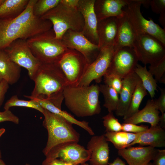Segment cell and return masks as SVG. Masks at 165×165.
<instances>
[{
	"instance_id": "38",
	"label": "cell",
	"mask_w": 165,
	"mask_h": 165,
	"mask_svg": "<svg viewBox=\"0 0 165 165\" xmlns=\"http://www.w3.org/2000/svg\"><path fill=\"white\" fill-rule=\"evenodd\" d=\"M5 121H10L17 124L19 119L9 110H4L3 112L0 111V123Z\"/></svg>"
},
{
	"instance_id": "41",
	"label": "cell",
	"mask_w": 165,
	"mask_h": 165,
	"mask_svg": "<svg viewBox=\"0 0 165 165\" xmlns=\"http://www.w3.org/2000/svg\"><path fill=\"white\" fill-rule=\"evenodd\" d=\"M9 85L4 80H2L0 82V107L4 100L5 94L9 88Z\"/></svg>"
},
{
	"instance_id": "48",
	"label": "cell",
	"mask_w": 165,
	"mask_h": 165,
	"mask_svg": "<svg viewBox=\"0 0 165 165\" xmlns=\"http://www.w3.org/2000/svg\"><path fill=\"white\" fill-rule=\"evenodd\" d=\"M5 0H0V6L4 2Z\"/></svg>"
},
{
	"instance_id": "32",
	"label": "cell",
	"mask_w": 165,
	"mask_h": 165,
	"mask_svg": "<svg viewBox=\"0 0 165 165\" xmlns=\"http://www.w3.org/2000/svg\"><path fill=\"white\" fill-rule=\"evenodd\" d=\"M61 0H37L33 8L34 15L41 17L46 13L56 6Z\"/></svg>"
},
{
	"instance_id": "26",
	"label": "cell",
	"mask_w": 165,
	"mask_h": 165,
	"mask_svg": "<svg viewBox=\"0 0 165 165\" xmlns=\"http://www.w3.org/2000/svg\"><path fill=\"white\" fill-rule=\"evenodd\" d=\"M29 0H5L0 6V19H13L26 8Z\"/></svg>"
},
{
	"instance_id": "42",
	"label": "cell",
	"mask_w": 165,
	"mask_h": 165,
	"mask_svg": "<svg viewBox=\"0 0 165 165\" xmlns=\"http://www.w3.org/2000/svg\"><path fill=\"white\" fill-rule=\"evenodd\" d=\"M42 165H82V164H73L65 162L59 159H49L46 158L43 161Z\"/></svg>"
},
{
	"instance_id": "1",
	"label": "cell",
	"mask_w": 165,
	"mask_h": 165,
	"mask_svg": "<svg viewBox=\"0 0 165 165\" xmlns=\"http://www.w3.org/2000/svg\"><path fill=\"white\" fill-rule=\"evenodd\" d=\"M99 85L67 86L63 94L67 108L79 117L90 116L99 114L101 110L99 97Z\"/></svg>"
},
{
	"instance_id": "50",
	"label": "cell",
	"mask_w": 165,
	"mask_h": 165,
	"mask_svg": "<svg viewBox=\"0 0 165 165\" xmlns=\"http://www.w3.org/2000/svg\"><path fill=\"white\" fill-rule=\"evenodd\" d=\"M147 165H153V164L152 163L150 162Z\"/></svg>"
},
{
	"instance_id": "17",
	"label": "cell",
	"mask_w": 165,
	"mask_h": 165,
	"mask_svg": "<svg viewBox=\"0 0 165 165\" xmlns=\"http://www.w3.org/2000/svg\"><path fill=\"white\" fill-rule=\"evenodd\" d=\"M86 148L91 154L90 165H108L109 163L110 150L104 134L92 136Z\"/></svg>"
},
{
	"instance_id": "23",
	"label": "cell",
	"mask_w": 165,
	"mask_h": 165,
	"mask_svg": "<svg viewBox=\"0 0 165 165\" xmlns=\"http://www.w3.org/2000/svg\"><path fill=\"white\" fill-rule=\"evenodd\" d=\"M160 112L154 99H149L145 106L130 118L124 120L123 123L137 124L142 123H150L151 126L159 125Z\"/></svg>"
},
{
	"instance_id": "34",
	"label": "cell",
	"mask_w": 165,
	"mask_h": 165,
	"mask_svg": "<svg viewBox=\"0 0 165 165\" xmlns=\"http://www.w3.org/2000/svg\"><path fill=\"white\" fill-rule=\"evenodd\" d=\"M103 125L106 132H117L122 130V126L114 116L113 112L108 113L102 117Z\"/></svg>"
},
{
	"instance_id": "44",
	"label": "cell",
	"mask_w": 165,
	"mask_h": 165,
	"mask_svg": "<svg viewBox=\"0 0 165 165\" xmlns=\"http://www.w3.org/2000/svg\"><path fill=\"white\" fill-rule=\"evenodd\" d=\"M159 125L163 129H165V112L160 116Z\"/></svg>"
},
{
	"instance_id": "30",
	"label": "cell",
	"mask_w": 165,
	"mask_h": 165,
	"mask_svg": "<svg viewBox=\"0 0 165 165\" xmlns=\"http://www.w3.org/2000/svg\"><path fill=\"white\" fill-rule=\"evenodd\" d=\"M99 89L104 98V107L108 112L115 111L119 101L118 93L113 88L105 84L99 85Z\"/></svg>"
},
{
	"instance_id": "10",
	"label": "cell",
	"mask_w": 165,
	"mask_h": 165,
	"mask_svg": "<svg viewBox=\"0 0 165 165\" xmlns=\"http://www.w3.org/2000/svg\"><path fill=\"white\" fill-rule=\"evenodd\" d=\"M4 50L13 61L27 70L32 80L41 63L32 54L27 40H15Z\"/></svg>"
},
{
	"instance_id": "21",
	"label": "cell",
	"mask_w": 165,
	"mask_h": 165,
	"mask_svg": "<svg viewBox=\"0 0 165 165\" xmlns=\"http://www.w3.org/2000/svg\"><path fill=\"white\" fill-rule=\"evenodd\" d=\"M136 144L154 148L165 147V131L159 125L151 126L146 130L140 133L127 147Z\"/></svg>"
},
{
	"instance_id": "28",
	"label": "cell",
	"mask_w": 165,
	"mask_h": 165,
	"mask_svg": "<svg viewBox=\"0 0 165 165\" xmlns=\"http://www.w3.org/2000/svg\"><path fill=\"white\" fill-rule=\"evenodd\" d=\"M134 72L138 76L144 87L152 99L155 97V91H157V82L147 70L146 65L143 67L138 64L134 69Z\"/></svg>"
},
{
	"instance_id": "20",
	"label": "cell",
	"mask_w": 165,
	"mask_h": 165,
	"mask_svg": "<svg viewBox=\"0 0 165 165\" xmlns=\"http://www.w3.org/2000/svg\"><path fill=\"white\" fill-rule=\"evenodd\" d=\"M118 28L117 17H109L98 21L97 30L98 39V46L100 49L113 45Z\"/></svg>"
},
{
	"instance_id": "13",
	"label": "cell",
	"mask_w": 165,
	"mask_h": 165,
	"mask_svg": "<svg viewBox=\"0 0 165 165\" xmlns=\"http://www.w3.org/2000/svg\"><path fill=\"white\" fill-rule=\"evenodd\" d=\"M138 61L133 48L124 47L114 52L105 74H112L122 79L134 71Z\"/></svg>"
},
{
	"instance_id": "9",
	"label": "cell",
	"mask_w": 165,
	"mask_h": 165,
	"mask_svg": "<svg viewBox=\"0 0 165 165\" xmlns=\"http://www.w3.org/2000/svg\"><path fill=\"white\" fill-rule=\"evenodd\" d=\"M133 48L139 61L145 65L154 64L165 57V45L148 34L136 35Z\"/></svg>"
},
{
	"instance_id": "22",
	"label": "cell",
	"mask_w": 165,
	"mask_h": 165,
	"mask_svg": "<svg viewBox=\"0 0 165 165\" xmlns=\"http://www.w3.org/2000/svg\"><path fill=\"white\" fill-rule=\"evenodd\" d=\"M118 19V28L113 48L114 52L126 47H133L136 34L124 15Z\"/></svg>"
},
{
	"instance_id": "4",
	"label": "cell",
	"mask_w": 165,
	"mask_h": 165,
	"mask_svg": "<svg viewBox=\"0 0 165 165\" xmlns=\"http://www.w3.org/2000/svg\"><path fill=\"white\" fill-rule=\"evenodd\" d=\"M35 57L41 63H57L68 49L61 40L57 39L52 28L27 40Z\"/></svg>"
},
{
	"instance_id": "14",
	"label": "cell",
	"mask_w": 165,
	"mask_h": 165,
	"mask_svg": "<svg viewBox=\"0 0 165 165\" xmlns=\"http://www.w3.org/2000/svg\"><path fill=\"white\" fill-rule=\"evenodd\" d=\"M61 40L68 49L75 50L83 55L89 64L95 60L100 50L98 45L90 41L82 31L68 30Z\"/></svg>"
},
{
	"instance_id": "2",
	"label": "cell",
	"mask_w": 165,
	"mask_h": 165,
	"mask_svg": "<svg viewBox=\"0 0 165 165\" xmlns=\"http://www.w3.org/2000/svg\"><path fill=\"white\" fill-rule=\"evenodd\" d=\"M34 89L30 96H24L30 99H50L63 93L67 86L65 76L57 63L41 64L33 80Z\"/></svg>"
},
{
	"instance_id": "12",
	"label": "cell",
	"mask_w": 165,
	"mask_h": 165,
	"mask_svg": "<svg viewBox=\"0 0 165 165\" xmlns=\"http://www.w3.org/2000/svg\"><path fill=\"white\" fill-rule=\"evenodd\" d=\"M114 53L113 45L100 49L96 58L88 65L77 86H88L93 80L100 83L109 66Z\"/></svg>"
},
{
	"instance_id": "5",
	"label": "cell",
	"mask_w": 165,
	"mask_h": 165,
	"mask_svg": "<svg viewBox=\"0 0 165 165\" xmlns=\"http://www.w3.org/2000/svg\"><path fill=\"white\" fill-rule=\"evenodd\" d=\"M41 18L51 21L55 37L60 40L67 31H82L84 26L83 17L77 8L68 5L64 0Z\"/></svg>"
},
{
	"instance_id": "43",
	"label": "cell",
	"mask_w": 165,
	"mask_h": 165,
	"mask_svg": "<svg viewBox=\"0 0 165 165\" xmlns=\"http://www.w3.org/2000/svg\"><path fill=\"white\" fill-rule=\"evenodd\" d=\"M108 165H127L119 157H117L112 163Z\"/></svg>"
},
{
	"instance_id": "25",
	"label": "cell",
	"mask_w": 165,
	"mask_h": 165,
	"mask_svg": "<svg viewBox=\"0 0 165 165\" xmlns=\"http://www.w3.org/2000/svg\"><path fill=\"white\" fill-rule=\"evenodd\" d=\"M30 99L36 100L44 109L58 115L66 119L72 124H75L85 130L91 135L94 134L92 129L89 126V123L85 121H80L65 111L62 110L55 106L51 102L46 99L31 98Z\"/></svg>"
},
{
	"instance_id": "47",
	"label": "cell",
	"mask_w": 165,
	"mask_h": 165,
	"mask_svg": "<svg viewBox=\"0 0 165 165\" xmlns=\"http://www.w3.org/2000/svg\"><path fill=\"white\" fill-rule=\"evenodd\" d=\"M0 165H6L4 162L2 160H1Z\"/></svg>"
},
{
	"instance_id": "36",
	"label": "cell",
	"mask_w": 165,
	"mask_h": 165,
	"mask_svg": "<svg viewBox=\"0 0 165 165\" xmlns=\"http://www.w3.org/2000/svg\"><path fill=\"white\" fill-rule=\"evenodd\" d=\"M122 131L132 133H138L145 131L149 128L148 126L137 125L131 123H123L122 124Z\"/></svg>"
},
{
	"instance_id": "45",
	"label": "cell",
	"mask_w": 165,
	"mask_h": 165,
	"mask_svg": "<svg viewBox=\"0 0 165 165\" xmlns=\"http://www.w3.org/2000/svg\"><path fill=\"white\" fill-rule=\"evenodd\" d=\"M64 1L68 5L77 8L79 0H64Z\"/></svg>"
},
{
	"instance_id": "33",
	"label": "cell",
	"mask_w": 165,
	"mask_h": 165,
	"mask_svg": "<svg viewBox=\"0 0 165 165\" xmlns=\"http://www.w3.org/2000/svg\"><path fill=\"white\" fill-rule=\"evenodd\" d=\"M148 72L153 76L157 82L165 83V57L159 61L150 64Z\"/></svg>"
},
{
	"instance_id": "24",
	"label": "cell",
	"mask_w": 165,
	"mask_h": 165,
	"mask_svg": "<svg viewBox=\"0 0 165 165\" xmlns=\"http://www.w3.org/2000/svg\"><path fill=\"white\" fill-rule=\"evenodd\" d=\"M21 71V67L10 59L4 50H0V80L15 84L20 77Z\"/></svg>"
},
{
	"instance_id": "39",
	"label": "cell",
	"mask_w": 165,
	"mask_h": 165,
	"mask_svg": "<svg viewBox=\"0 0 165 165\" xmlns=\"http://www.w3.org/2000/svg\"><path fill=\"white\" fill-rule=\"evenodd\" d=\"M161 94L159 97L154 99L156 105L162 113L165 112V89L159 87Z\"/></svg>"
},
{
	"instance_id": "31",
	"label": "cell",
	"mask_w": 165,
	"mask_h": 165,
	"mask_svg": "<svg viewBox=\"0 0 165 165\" xmlns=\"http://www.w3.org/2000/svg\"><path fill=\"white\" fill-rule=\"evenodd\" d=\"M15 106L29 108L35 109L42 113H43L44 109L34 99L27 101L19 98L16 95L12 96L5 104L4 106V110H9L12 107Z\"/></svg>"
},
{
	"instance_id": "35",
	"label": "cell",
	"mask_w": 165,
	"mask_h": 165,
	"mask_svg": "<svg viewBox=\"0 0 165 165\" xmlns=\"http://www.w3.org/2000/svg\"><path fill=\"white\" fill-rule=\"evenodd\" d=\"M105 84L115 89L119 94L122 86V79L112 74H105L103 76Z\"/></svg>"
},
{
	"instance_id": "29",
	"label": "cell",
	"mask_w": 165,
	"mask_h": 165,
	"mask_svg": "<svg viewBox=\"0 0 165 165\" xmlns=\"http://www.w3.org/2000/svg\"><path fill=\"white\" fill-rule=\"evenodd\" d=\"M147 91L144 87L141 79L138 82L131 97L128 110L123 116V120L127 119L138 112L144 97L147 95Z\"/></svg>"
},
{
	"instance_id": "19",
	"label": "cell",
	"mask_w": 165,
	"mask_h": 165,
	"mask_svg": "<svg viewBox=\"0 0 165 165\" xmlns=\"http://www.w3.org/2000/svg\"><path fill=\"white\" fill-rule=\"evenodd\" d=\"M140 80L134 71L122 79L120 97L115 110L117 116H123L126 113L136 87Z\"/></svg>"
},
{
	"instance_id": "15",
	"label": "cell",
	"mask_w": 165,
	"mask_h": 165,
	"mask_svg": "<svg viewBox=\"0 0 165 165\" xmlns=\"http://www.w3.org/2000/svg\"><path fill=\"white\" fill-rule=\"evenodd\" d=\"M95 0H79L77 8L83 17L84 26L82 32L93 43L98 45L97 20L94 11Z\"/></svg>"
},
{
	"instance_id": "46",
	"label": "cell",
	"mask_w": 165,
	"mask_h": 165,
	"mask_svg": "<svg viewBox=\"0 0 165 165\" xmlns=\"http://www.w3.org/2000/svg\"><path fill=\"white\" fill-rule=\"evenodd\" d=\"M5 129L4 128L0 129V138L2 135L5 133Z\"/></svg>"
},
{
	"instance_id": "49",
	"label": "cell",
	"mask_w": 165,
	"mask_h": 165,
	"mask_svg": "<svg viewBox=\"0 0 165 165\" xmlns=\"http://www.w3.org/2000/svg\"><path fill=\"white\" fill-rule=\"evenodd\" d=\"M1 158H2L1 153V151H0V162L1 160H2Z\"/></svg>"
},
{
	"instance_id": "11",
	"label": "cell",
	"mask_w": 165,
	"mask_h": 165,
	"mask_svg": "<svg viewBox=\"0 0 165 165\" xmlns=\"http://www.w3.org/2000/svg\"><path fill=\"white\" fill-rule=\"evenodd\" d=\"M90 152L78 143L68 142L52 148L46 156V159H59L73 164H83L89 161Z\"/></svg>"
},
{
	"instance_id": "37",
	"label": "cell",
	"mask_w": 165,
	"mask_h": 165,
	"mask_svg": "<svg viewBox=\"0 0 165 165\" xmlns=\"http://www.w3.org/2000/svg\"><path fill=\"white\" fill-rule=\"evenodd\" d=\"M150 6L154 12L160 15H165V0H150Z\"/></svg>"
},
{
	"instance_id": "52",
	"label": "cell",
	"mask_w": 165,
	"mask_h": 165,
	"mask_svg": "<svg viewBox=\"0 0 165 165\" xmlns=\"http://www.w3.org/2000/svg\"><path fill=\"white\" fill-rule=\"evenodd\" d=\"M25 165H30L29 164H28V163H26Z\"/></svg>"
},
{
	"instance_id": "18",
	"label": "cell",
	"mask_w": 165,
	"mask_h": 165,
	"mask_svg": "<svg viewBox=\"0 0 165 165\" xmlns=\"http://www.w3.org/2000/svg\"><path fill=\"white\" fill-rule=\"evenodd\" d=\"M128 2L129 0H95L94 8L97 21L111 17L123 16L125 11L123 8Z\"/></svg>"
},
{
	"instance_id": "8",
	"label": "cell",
	"mask_w": 165,
	"mask_h": 165,
	"mask_svg": "<svg viewBox=\"0 0 165 165\" xmlns=\"http://www.w3.org/2000/svg\"><path fill=\"white\" fill-rule=\"evenodd\" d=\"M65 77L67 86H77L89 64L80 53L68 49L57 63Z\"/></svg>"
},
{
	"instance_id": "51",
	"label": "cell",
	"mask_w": 165,
	"mask_h": 165,
	"mask_svg": "<svg viewBox=\"0 0 165 165\" xmlns=\"http://www.w3.org/2000/svg\"><path fill=\"white\" fill-rule=\"evenodd\" d=\"M82 165H89V164H88V163H85L84 164H83Z\"/></svg>"
},
{
	"instance_id": "3",
	"label": "cell",
	"mask_w": 165,
	"mask_h": 165,
	"mask_svg": "<svg viewBox=\"0 0 165 165\" xmlns=\"http://www.w3.org/2000/svg\"><path fill=\"white\" fill-rule=\"evenodd\" d=\"M44 109L42 125L48 134L46 145L42 151L45 156L57 145L68 142H79L80 134L74 128L72 123L63 117Z\"/></svg>"
},
{
	"instance_id": "6",
	"label": "cell",
	"mask_w": 165,
	"mask_h": 165,
	"mask_svg": "<svg viewBox=\"0 0 165 165\" xmlns=\"http://www.w3.org/2000/svg\"><path fill=\"white\" fill-rule=\"evenodd\" d=\"M50 21L41 18L34 24L24 25L12 20L0 19V50H4L18 39L27 40L52 28Z\"/></svg>"
},
{
	"instance_id": "40",
	"label": "cell",
	"mask_w": 165,
	"mask_h": 165,
	"mask_svg": "<svg viewBox=\"0 0 165 165\" xmlns=\"http://www.w3.org/2000/svg\"><path fill=\"white\" fill-rule=\"evenodd\" d=\"M153 160V165H165V149H158Z\"/></svg>"
},
{
	"instance_id": "27",
	"label": "cell",
	"mask_w": 165,
	"mask_h": 165,
	"mask_svg": "<svg viewBox=\"0 0 165 165\" xmlns=\"http://www.w3.org/2000/svg\"><path fill=\"white\" fill-rule=\"evenodd\" d=\"M139 133H132L121 131L106 132L104 134L107 141L112 143L115 147L119 150L127 148L134 141Z\"/></svg>"
},
{
	"instance_id": "16",
	"label": "cell",
	"mask_w": 165,
	"mask_h": 165,
	"mask_svg": "<svg viewBox=\"0 0 165 165\" xmlns=\"http://www.w3.org/2000/svg\"><path fill=\"white\" fill-rule=\"evenodd\" d=\"M158 149L150 146H130L118 150V155L128 165H147L153 160Z\"/></svg>"
},
{
	"instance_id": "53",
	"label": "cell",
	"mask_w": 165,
	"mask_h": 165,
	"mask_svg": "<svg viewBox=\"0 0 165 165\" xmlns=\"http://www.w3.org/2000/svg\"><path fill=\"white\" fill-rule=\"evenodd\" d=\"M1 81L0 80V82H1Z\"/></svg>"
},
{
	"instance_id": "7",
	"label": "cell",
	"mask_w": 165,
	"mask_h": 165,
	"mask_svg": "<svg viewBox=\"0 0 165 165\" xmlns=\"http://www.w3.org/2000/svg\"><path fill=\"white\" fill-rule=\"evenodd\" d=\"M142 0H129L125 15L136 35L146 34L155 37L165 45V28H162L151 18L147 20L141 12Z\"/></svg>"
}]
</instances>
